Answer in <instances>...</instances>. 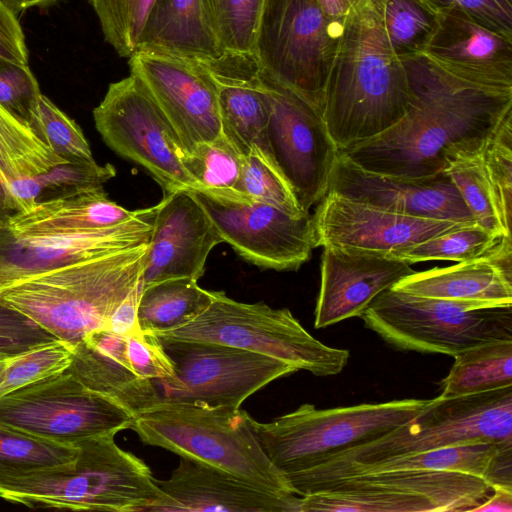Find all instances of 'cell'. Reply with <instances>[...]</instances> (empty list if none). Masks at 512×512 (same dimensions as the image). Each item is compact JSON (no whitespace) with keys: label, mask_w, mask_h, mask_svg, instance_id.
<instances>
[{"label":"cell","mask_w":512,"mask_h":512,"mask_svg":"<svg viewBox=\"0 0 512 512\" xmlns=\"http://www.w3.org/2000/svg\"><path fill=\"white\" fill-rule=\"evenodd\" d=\"M401 62L411 91L404 116L379 136L339 151L365 170L404 178L438 174L456 154L484 150L512 112V88L458 78L423 54Z\"/></svg>","instance_id":"1"},{"label":"cell","mask_w":512,"mask_h":512,"mask_svg":"<svg viewBox=\"0 0 512 512\" xmlns=\"http://www.w3.org/2000/svg\"><path fill=\"white\" fill-rule=\"evenodd\" d=\"M384 2L359 0L341 24L322 106L338 151L386 132L410 103L406 70L386 36Z\"/></svg>","instance_id":"2"},{"label":"cell","mask_w":512,"mask_h":512,"mask_svg":"<svg viewBox=\"0 0 512 512\" xmlns=\"http://www.w3.org/2000/svg\"><path fill=\"white\" fill-rule=\"evenodd\" d=\"M114 437L76 444L75 459L61 465L0 462V498L31 509L150 512L163 492L149 466Z\"/></svg>","instance_id":"3"},{"label":"cell","mask_w":512,"mask_h":512,"mask_svg":"<svg viewBox=\"0 0 512 512\" xmlns=\"http://www.w3.org/2000/svg\"><path fill=\"white\" fill-rule=\"evenodd\" d=\"M148 244L75 262L0 290V300L69 347L107 329L141 282Z\"/></svg>","instance_id":"4"},{"label":"cell","mask_w":512,"mask_h":512,"mask_svg":"<svg viewBox=\"0 0 512 512\" xmlns=\"http://www.w3.org/2000/svg\"><path fill=\"white\" fill-rule=\"evenodd\" d=\"M240 408L157 399L133 415L140 440L239 476L283 496L298 495L270 461Z\"/></svg>","instance_id":"5"},{"label":"cell","mask_w":512,"mask_h":512,"mask_svg":"<svg viewBox=\"0 0 512 512\" xmlns=\"http://www.w3.org/2000/svg\"><path fill=\"white\" fill-rule=\"evenodd\" d=\"M476 441L512 444V386L460 396L440 394L408 422L286 477L294 490L350 465Z\"/></svg>","instance_id":"6"},{"label":"cell","mask_w":512,"mask_h":512,"mask_svg":"<svg viewBox=\"0 0 512 512\" xmlns=\"http://www.w3.org/2000/svg\"><path fill=\"white\" fill-rule=\"evenodd\" d=\"M431 399L317 409L303 404L270 422L252 417V430L270 461L285 475L313 467L369 442L416 417Z\"/></svg>","instance_id":"7"},{"label":"cell","mask_w":512,"mask_h":512,"mask_svg":"<svg viewBox=\"0 0 512 512\" xmlns=\"http://www.w3.org/2000/svg\"><path fill=\"white\" fill-rule=\"evenodd\" d=\"M160 339L213 342L286 362L315 376L339 374L350 353L313 337L287 308L244 303L214 291L209 306L174 329L151 333Z\"/></svg>","instance_id":"8"},{"label":"cell","mask_w":512,"mask_h":512,"mask_svg":"<svg viewBox=\"0 0 512 512\" xmlns=\"http://www.w3.org/2000/svg\"><path fill=\"white\" fill-rule=\"evenodd\" d=\"M397 350L456 354L487 342L512 340V306L472 304L385 290L360 316Z\"/></svg>","instance_id":"9"},{"label":"cell","mask_w":512,"mask_h":512,"mask_svg":"<svg viewBox=\"0 0 512 512\" xmlns=\"http://www.w3.org/2000/svg\"><path fill=\"white\" fill-rule=\"evenodd\" d=\"M340 29L317 0H265L253 53L260 76L322 112Z\"/></svg>","instance_id":"10"},{"label":"cell","mask_w":512,"mask_h":512,"mask_svg":"<svg viewBox=\"0 0 512 512\" xmlns=\"http://www.w3.org/2000/svg\"><path fill=\"white\" fill-rule=\"evenodd\" d=\"M492 492L483 478L443 470L361 473L327 482L302 496L301 512H464Z\"/></svg>","instance_id":"11"},{"label":"cell","mask_w":512,"mask_h":512,"mask_svg":"<svg viewBox=\"0 0 512 512\" xmlns=\"http://www.w3.org/2000/svg\"><path fill=\"white\" fill-rule=\"evenodd\" d=\"M133 414L83 385L67 370L0 398V425L51 442L75 446L130 429Z\"/></svg>","instance_id":"12"},{"label":"cell","mask_w":512,"mask_h":512,"mask_svg":"<svg viewBox=\"0 0 512 512\" xmlns=\"http://www.w3.org/2000/svg\"><path fill=\"white\" fill-rule=\"evenodd\" d=\"M93 118L107 146L144 167L165 193L198 189L176 132L137 76L111 83Z\"/></svg>","instance_id":"13"},{"label":"cell","mask_w":512,"mask_h":512,"mask_svg":"<svg viewBox=\"0 0 512 512\" xmlns=\"http://www.w3.org/2000/svg\"><path fill=\"white\" fill-rule=\"evenodd\" d=\"M160 341L175 376L154 381L156 400L240 408L264 386L297 371L286 362L223 344Z\"/></svg>","instance_id":"14"},{"label":"cell","mask_w":512,"mask_h":512,"mask_svg":"<svg viewBox=\"0 0 512 512\" xmlns=\"http://www.w3.org/2000/svg\"><path fill=\"white\" fill-rule=\"evenodd\" d=\"M223 242L248 262L278 271L297 270L317 247L313 215H293L240 193L189 190Z\"/></svg>","instance_id":"15"},{"label":"cell","mask_w":512,"mask_h":512,"mask_svg":"<svg viewBox=\"0 0 512 512\" xmlns=\"http://www.w3.org/2000/svg\"><path fill=\"white\" fill-rule=\"evenodd\" d=\"M263 80L271 101L267 139L272 159L301 210L309 212L327 193L338 149L319 109L292 90Z\"/></svg>","instance_id":"16"},{"label":"cell","mask_w":512,"mask_h":512,"mask_svg":"<svg viewBox=\"0 0 512 512\" xmlns=\"http://www.w3.org/2000/svg\"><path fill=\"white\" fill-rule=\"evenodd\" d=\"M155 206L124 223L70 234L21 235L0 225V290L86 259L149 243Z\"/></svg>","instance_id":"17"},{"label":"cell","mask_w":512,"mask_h":512,"mask_svg":"<svg viewBox=\"0 0 512 512\" xmlns=\"http://www.w3.org/2000/svg\"><path fill=\"white\" fill-rule=\"evenodd\" d=\"M130 73L144 84L186 153L221 135L216 82L204 64L135 52Z\"/></svg>","instance_id":"18"},{"label":"cell","mask_w":512,"mask_h":512,"mask_svg":"<svg viewBox=\"0 0 512 512\" xmlns=\"http://www.w3.org/2000/svg\"><path fill=\"white\" fill-rule=\"evenodd\" d=\"M313 223L317 247L332 246L391 257L468 224L399 214L333 193H326L321 199Z\"/></svg>","instance_id":"19"},{"label":"cell","mask_w":512,"mask_h":512,"mask_svg":"<svg viewBox=\"0 0 512 512\" xmlns=\"http://www.w3.org/2000/svg\"><path fill=\"white\" fill-rule=\"evenodd\" d=\"M327 193L399 214L476 223L444 171L421 178L381 174L361 168L338 151Z\"/></svg>","instance_id":"20"},{"label":"cell","mask_w":512,"mask_h":512,"mask_svg":"<svg viewBox=\"0 0 512 512\" xmlns=\"http://www.w3.org/2000/svg\"><path fill=\"white\" fill-rule=\"evenodd\" d=\"M223 240L189 190L165 193L155 206L153 232L141 274V287L163 280L198 281L211 250Z\"/></svg>","instance_id":"21"},{"label":"cell","mask_w":512,"mask_h":512,"mask_svg":"<svg viewBox=\"0 0 512 512\" xmlns=\"http://www.w3.org/2000/svg\"><path fill=\"white\" fill-rule=\"evenodd\" d=\"M150 512H301L302 496H283L224 470L181 458Z\"/></svg>","instance_id":"22"},{"label":"cell","mask_w":512,"mask_h":512,"mask_svg":"<svg viewBox=\"0 0 512 512\" xmlns=\"http://www.w3.org/2000/svg\"><path fill=\"white\" fill-rule=\"evenodd\" d=\"M413 272L409 263L391 256L324 247L315 328L360 317L379 294Z\"/></svg>","instance_id":"23"},{"label":"cell","mask_w":512,"mask_h":512,"mask_svg":"<svg viewBox=\"0 0 512 512\" xmlns=\"http://www.w3.org/2000/svg\"><path fill=\"white\" fill-rule=\"evenodd\" d=\"M423 55L458 78L512 88V37L485 27L461 10L437 13Z\"/></svg>","instance_id":"24"},{"label":"cell","mask_w":512,"mask_h":512,"mask_svg":"<svg viewBox=\"0 0 512 512\" xmlns=\"http://www.w3.org/2000/svg\"><path fill=\"white\" fill-rule=\"evenodd\" d=\"M392 289L478 308L512 306V242L505 240L490 254L474 260L414 271Z\"/></svg>","instance_id":"25"},{"label":"cell","mask_w":512,"mask_h":512,"mask_svg":"<svg viewBox=\"0 0 512 512\" xmlns=\"http://www.w3.org/2000/svg\"><path fill=\"white\" fill-rule=\"evenodd\" d=\"M410 469L467 473L485 479L491 487H512V444L476 441L393 456L368 464L350 465L299 484L294 487V491L299 496H304L321 485L340 477Z\"/></svg>","instance_id":"26"},{"label":"cell","mask_w":512,"mask_h":512,"mask_svg":"<svg viewBox=\"0 0 512 512\" xmlns=\"http://www.w3.org/2000/svg\"><path fill=\"white\" fill-rule=\"evenodd\" d=\"M70 349L66 370L87 388L110 397L133 415L156 400L154 382L140 379L129 366L125 336L102 329Z\"/></svg>","instance_id":"27"},{"label":"cell","mask_w":512,"mask_h":512,"mask_svg":"<svg viewBox=\"0 0 512 512\" xmlns=\"http://www.w3.org/2000/svg\"><path fill=\"white\" fill-rule=\"evenodd\" d=\"M135 52L204 65L219 62L227 55L215 37L201 0H157Z\"/></svg>","instance_id":"28"},{"label":"cell","mask_w":512,"mask_h":512,"mask_svg":"<svg viewBox=\"0 0 512 512\" xmlns=\"http://www.w3.org/2000/svg\"><path fill=\"white\" fill-rule=\"evenodd\" d=\"M138 212L110 200L99 186L39 202L9 218L5 226L21 235L70 234L118 225Z\"/></svg>","instance_id":"29"},{"label":"cell","mask_w":512,"mask_h":512,"mask_svg":"<svg viewBox=\"0 0 512 512\" xmlns=\"http://www.w3.org/2000/svg\"><path fill=\"white\" fill-rule=\"evenodd\" d=\"M66 162L0 104V225L17 213L10 193L13 181L44 174Z\"/></svg>","instance_id":"30"},{"label":"cell","mask_w":512,"mask_h":512,"mask_svg":"<svg viewBox=\"0 0 512 512\" xmlns=\"http://www.w3.org/2000/svg\"><path fill=\"white\" fill-rule=\"evenodd\" d=\"M214 291L201 288L196 280L174 278L152 283L141 289L137 319L147 333L174 329L206 309Z\"/></svg>","instance_id":"31"},{"label":"cell","mask_w":512,"mask_h":512,"mask_svg":"<svg viewBox=\"0 0 512 512\" xmlns=\"http://www.w3.org/2000/svg\"><path fill=\"white\" fill-rule=\"evenodd\" d=\"M440 382L443 396H460L512 386V340H497L468 348L454 356Z\"/></svg>","instance_id":"32"},{"label":"cell","mask_w":512,"mask_h":512,"mask_svg":"<svg viewBox=\"0 0 512 512\" xmlns=\"http://www.w3.org/2000/svg\"><path fill=\"white\" fill-rule=\"evenodd\" d=\"M483 153L484 150L460 152L447 162L443 171L456 186L475 222L502 238L511 239L501 220Z\"/></svg>","instance_id":"33"},{"label":"cell","mask_w":512,"mask_h":512,"mask_svg":"<svg viewBox=\"0 0 512 512\" xmlns=\"http://www.w3.org/2000/svg\"><path fill=\"white\" fill-rule=\"evenodd\" d=\"M201 1L225 54L254 59V44L265 0Z\"/></svg>","instance_id":"34"},{"label":"cell","mask_w":512,"mask_h":512,"mask_svg":"<svg viewBox=\"0 0 512 512\" xmlns=\"http://www.w3.org/2000/svg\"><path fill=\"white\" fill-rule=\"evenodd\" d=\"M505 240L477 223L465 224L431 237L394 258L414 264L434 260L465 262L494 251Z\"/></svg>","instance_id":"35"},{"label":"cell","mask_w":512,"mask_h":512,"mask_svg":"<svg viewBox=\"0 0 512 512\" xmlns=\"http://www.w3.org/2000/svg\"><path fill=\"white\" fill-rule=\"evenodd\" d=\"M242 158L234 145L221 134L214 140L197 144L184 155L182 163L197 183V190L238 193Z\"/></svg>","instance_id":"36"},{"label":"cell","mask_w":512,"mask_h":512,"mask_svg":"<svg viewBox=\"0 0 512 512\" xmlns=\"http://www.w3.org/2000/svg\"><path fill=\"white\" fill-rule=\"evenodd\" d=\"M437 13L425 0H385L384 28L399 60L423 54Z\"/></svg>","instance_id":"37"},{"label":"cell","mask_w":512,"mask_h":512,"mask_svg":"<svg viewBox=\"0 0 512 512\" xmlns=\"http://www.w3.org/2000/svg\"><path fill=\"white\" fill-rule=\"evenodd\" d=\"M237 191L253 201L270 204L293 215L308 213L299 207L273 159L257 147L242 158Z\"/></svg>","instance_id":"38"},{"label":"cell","mask_w":512,"mask_h":512,"mask_svg":"<svg viewBox=\"0 0 512 512\" xmlns=\"http://www.w3.org/2000/svg\"><path fill=\"white\" fill-rule=\"evenodd\" d=\"M99 19L105 40L121 57L137 49L145 21L157 0H88Z\"/></svg>","instance_id":"39"},{"label":"cell","mask_w":512,"mask_h":512,"mask_svg":"<svg viewBox=\"0 0 512 512\" xmlns=\"http://www.w3.org/2000/svg\"><path fill=\"white\" fill-rule=\"evenodd\" d=\"M70 362L71 349L59 340L13 357L0 374V398L66 370Z\"/></svg>","instance_id":"40"},{"label":"cell","mask_w":512,"mask_h":512,"mask_svg":"<svg viewBox=\"0 0 512 512\" xmlns=\"http://www.w3.org/2000/svg\"><path fill=\"white\" fill-rule=\"evenodd\" d=\"M484 162L503 226L511 234L512 112L499 124L484 149Z\"/></svg>","instance_id":"41"},{"label":"cell","mask_w":512,"mask_h":512,"mask_svg":"<svg viewBox=\"0 0 512 512\" xmlns=\"http://www.w3.org/2000/svg\"><path fill=\"white\" fill-rule=\"evenodd\" d=\"M41 94L28 64L0 57V104L26 122L42 140L38 111Z\"/></svg>","instance_id":"42"},{"label":"cell","mask_w":512,"mask_h":512,"mask_svg":"<svg viewBox=\"0 0 512 512\" xmlns=\"http://www.w3.org/2000/svg\"><path fill=\"white\" fill-rule=\"evenodd\" d=\"M38 111L41 138L55 154L70 162L94 161L81 128L43 94Z\"/></svg>","instance_id":"43"},{"label":"cell","mask_w":512,"mask_h":512,"mask_svg":"<svg viewBox=\"0 0 512 512\" xmlns=\"http://www.w3.org/2000/svg\"><path fill=\"white\" fill-rule=\"evenodd\" d=\"M78 447L30 436L0 425V462L20 466H55L75 459Z\"/></svg>","instance_id":"44"},{"label":"cell","mask_w":512,"mask_h":512,"mask_svg":"<svg viewBox=\"0 0 512 512\" xmlns=\"http://www.w3.org/2000/svg\"><path fill=\"white\" fill-rule=\"evenodd\" d=\"M116 175L111 164L94 161L66 162L38 175L42 188L41 201L63 196L86 188L103 186Z\"/></svg>","instance_id":"45"},{"label":"cell","mask_w":512,"mask_h":512,"mask_svg":"<svg viewBox=\"0 0 512 512\" xmlns=\"http://www.w3.org/2000/svg\"><path fill=\"white\" fill-rule=\"evenodd\" d=\"M125 339L127 360L136 376L152 382L174 378L173 362L157 336L139 330Z\"/></svg>","instance_id":"46"},{"label":"cell","mask_w":512,"mask_h":512,"mask_svg":"<svg viewBox=\"0 0 512 512\" xmlns=\"http://www.w3.org/2000/svg\"><path fill=\"white\" fill-rule=\"evenodd\" d=\"M58 341L33 320L0 300V358H11Z\"/></svg>","instance_id":"47"},{"label":"cell","mask_w":512,"mask_h":512,"mask_svg":"<svg viewBox=\"0 0 512 512\" xmlns=\"http://www.w3.org/2000/svg\"><path fill=\"white\" fill-rule=\"evenodd\" d=\"M436 12L457 9L485 27L512 37V0H425Z\"/></svg>","instance_id":"48"},{"label":"cell","mask_w":512,"mask_h":512,"mask_svg":"<svg viewBox=\"0 0 512 512\" xmlns=\"http://www.w3.org/2000/svg\"><path fill=\"white\" fill-rule=\"evenodd\" d=\"M0 57L28 64L25 37L14 13L0 2Z\"/></svg>","instance_id":"49"},{"label":"cell","mask_w":512,"mask_h":512,"mask_svg":"<svg viewBox=\"0 0 512 512\" xmlns=\"http://www.w3.org/2000/svg\"><path fill=\"white\" fill-rule=\"evenodd\" d=\"M141 289L140 282L117 306L110 317L107 329L122 336H127L140 330L137 310Z\"/></svg>","instance_id":"50"},{"label":"cell","mask_w":512,"mask_h":512,"mask_svg":"<svg viewBox=\"0 0 512 512\" xmlns=\"http://www.w3.org/2000/svg\"><path fill=\"white\" fill-rule=\"evenodd\" d=\"M471 512H512V487L493 486L491 494Z\"/></svg>","instance_id":"51"},{"label":"cell","mask_w":512,"mask_h":512,"mask_svg":"<svg viewBox=\"0 0 512 512\" xmlns=\"http://www.w3.org/2000/svg\"><path fill=\"white\" fill-rule=\"evenodd\" d=\"M325 15L334 23L342 24L344 18L359 0H317Z\"/></svg>","instance_id":"52"},{"label":"cell","mask_w":512,"mask_h":512,"mask_svg":"<svg viewBox=\"0 0 512 512\" xmlns=\"http://www.w3.org/2000/svg\"><path fill=\"white\" fill-rule=\"evenodd\" d=\"M56 1L58 0H0V2L15 15L31 7L45 6Z\"/></svg>","instance_id":"53"},{"label":"cell","mask_w":512,"mask_h":512,"mask_svg":"<svg viewBox=\"0 0 512 512\" xmlns=\"http://www.w3.org/2000/svg\"><path fill=\"white\" fill-rule=\"evenodd\" d=\"M12 358L13 357H11V358H0V374L5 369V367L8 365V363L10 362V360Z\"/></svg>","instance_id":"54"}]
</instances>
